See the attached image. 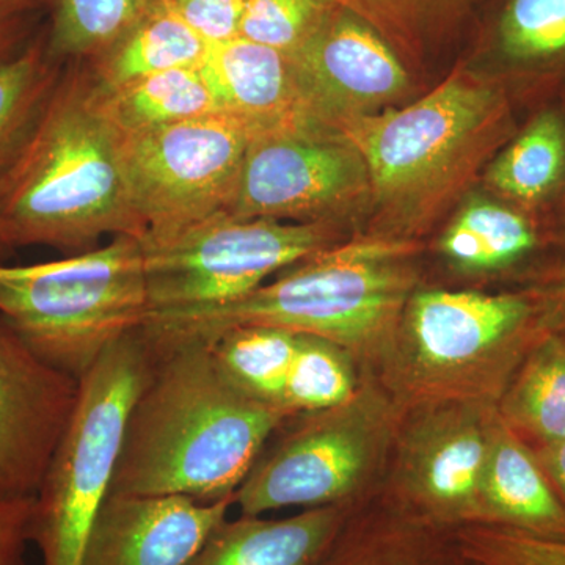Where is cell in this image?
I'll return each mask as SVG.
<instances>
[{
  "label": "cell",
  "mask_w": 565,
  "mask_h": 565,
  "mask_svg": "<svg viewBox=\"0 0 565 565\" xmlns=\"http://www.w3.org/2000/svg\"><path fill=\"white\" fill-rule=\"evenodd\" d=\"M484 525L565 539V505L535 451L494 412L481 484Z\"/></svg>",
  "instance_id": "cell-17"
},
{
  "label": "cell",
  "mask_w": 565,
  "mask_h": 565,
  "mask_svg": "<svg viewBox=\"0 0 565 565\" xmlns=\"http://www.w3.org/2000/svg\"><path fill=\"white\" fill-rule=\"evenodd\" d=\"M503 422L537 448L565 440V338L545 330L497 404Z\"/></svg>",
  "instance_id": "cell-23"
},
{
  "label": "cell",
  "mask_w": 565,
  "mask_h": 565,
  "mask_svg": "<svg viewBox=\"0 0 565 565\" xmlns=\"http://www.w3.org/2000/svg\"><path fill=\"white\" fill-rule=\"evenodd\" d=\"M289 61L311 117L332 129L392 109L411 90L388 41L340 7Z\"/></svg>",
  "instance_id": "cell-13"
},
{
  "label": "cell",
  "mask_w": 565,
  "mask_h": 565,
  "mask_svg": "<svg viewBox=\"0 0 565 565\" xmlns=\"http://www.w3.org/2000/svg\"><path fill=\"white\" fill-rule=\"evenodd\" d=\"M497 405L446 403L404 412L377 494L438 530L484 525L481 484Z\"/></svg>",
  "instance_id": "cell-11"
},
{
  "label": "cell",
  "mask_w": 565,
  "mask_h": 565,
  "mask_svg": "<svg viewBox=\"0 0 565 565\" xmlns=\"http://www.w3.org/2000/svg\"><path fill=\"white\" fill-rule=\"evenodd\" d=\"M152 0H57L47 51L63 58L107 52L150 9Z\"/></svg>",
  "instance_id": "cell-29"
},
{
  "label": "cell",
  "mask_w": 565,
  "mask_h": 565,
  "mask_svg": "<svg viewBox=\"0 0 565 565\" xmlns=\"http://www.w3.org/2000/svg\"><path fill=\"white\" fill-rule=\"evenodd\" d=\"M334 7L330 0H245L239 36L291 58Z\"/></svg>",
  "instance_id": "cell-31"
},
{
  "label": "cell",
  "mask_w": 565,
  "mask_h": 565,
  "mask_svg": "<svg viewBox=\"0 0 565 565\" xmlns=\"http://www.w3.org/2000/svg\"><path fill=\"white\" fill-rule=\"evenodd\" d=\"M511 128L503 87L465 71L418 102L337 126L370 177L366 236L416 244Z\"/></svg>",
  "instance_id": "cell-4"
},
{
  "label": "cell",
  "mask_w": 565,
  "mask_h": 565,
  "mask_svg": "<svg viewBox=\"0 0 565 565\" xmlns=\"http://www.w3.org/2000/svg\"><path fill=\"white\" fill-rule=\"evenodd\" d=\"M61 73L47 43L0 57V177L31 136Z\"/></svg>",
  "instance_id": "cell-27"
},
{
  "label": "cell",
  "mask_w": 565,
  "mask_h": 565,
  "mask_svg": "<svg viewBox=\"0 0 565 565\" xmlns=\"http://www.w3.org/2000/svg\"><path fill=\"white\" fill-rule=\"evenodd\" d=\"M362 503L303 509L285 519H225L188 565H318Z\"/></svg>",
  "instance_id": "cell-18"
},
{
  "label": "cell",
  "mask_w": 565,
  "mask_h": 565,
  "mask_svg": "<svg viewBox=\"0 0 565 565\" xmlns=\"http://www.w3.org/2000/svg\"><path fill=\"white\" fill-rule=\"evenodd\" d=\"M545 330L527 292L418 286L370 373L404 412L446 403L497 405Z\"/></svg>",
  "instance_id": "cell-5"
},
{
  "label": "cell",
  "mask_w": 565,
  "mask_h": 565,
  "mask_svg": "<svg viewBox=\"0 0 565 565\" xmlns=\"http://www.w3.org/2000/svg\"><path fill=\"white\" fill-rule=\"evenodd\" d=\"M486 181L508 204L525 212L564 192V115L552 109L535 115L493 159Z\"/></svg>",
  "instance_id": "cell-22"
},
{
  "label": "cell",
  "mask_w": 565,
  "mask_h": 565,
  "mask_svg": "<svg viewBox=\"0 0 565 565\" xmlns=\"http://www.w3.org/2000/svg\"><path fill=\"white\" fill-rule=\"evenodd\" d=\"M154 360L137 329L82 375L76 407L33 497L31 541L43 565H82L88 535L110 494L129 414Z\"/></svg>",
  "instance_id": "cell-8"
},
{
  "label": "cell",
  "mask_w": 565,
  "mask_h": 565,
  "mask_svg": "<svg viewBox=\"0 0 565 565\" xmlns=\"http://www.w3.org/2000/svg\"><path fill=\"white\" fill-rule=\"evenodd\" d=\"M143 237L93 77L61 73L0 191V243L82 253L104 236Z\"/></svg>",
  "instance_id": "cell-3"
},
{
  "label": "cell",
  "mask_w": 565,
  "mask_h": 565,
  "mask_svg": "<svg viewBox=\"0 0 565 565\" xmlns=\"http://www.w3.org/2000/svg\"><path fill=\"white\" fill-rule=\"evenodd\" d=\"M404 411L370 371L351 399L288 416L234 494L241 515L356 504L384 479Z\"/></svg>",
  "instance_id": "cell-7"
},
{
  "label": "cell",
  "mask_w": 565,
  "mask_h": 565,
  "mask_svg": "<svg viewBox=\"0 0 565 565\" xmlns=\"http://www.w3.org/2000/svg\"><path fill=\"white\" fill-rule=\"evenodd\" d=\"M338 243L341 232L329 223L241 218L226 212L162 243L141 241L150 311L234 302Z\"/></svg>",
  "instance_id": "cell-9"
},
{
  "label": "cell",
  "mask_w": 565,
  "mask_h": 565,
  "mask_svg": "<svg viewBox=\"0 0 565 565\" xmlns=\"http://www.w3.org/2000/svg\"><path fill=\"white\" fill-rule=\"evenodd\" d=\"M561 221H563V225L565 228V189H564L563 207H561Z\"/></svg>",
  "instance_id": "cell-39"
},
{
  "label": "cell",
  "mask_w": 565,
  "mask_h": 565,
  "mask_svg": "<svg viewBox=\"0 0 565 565\" xmlns=\"http://www.w3.org/2000/svg\"><path fill=\"white\" fill-rule=\"evenodd\" d=\"M416 244L364 236L341 241L217 307L150 311L141 332L152 348L211 343L237 327L266 326L323 338L373 371L419 286Z\"/></svg>",
  "instance_id": "cell-2"
},
{
  "label": "cell",
  "mask_w": 565,
  "mask_h": 565,
  "mask_svg": "<svg viewBox=\"0 0 565 565\" xmlns=\"http://www.w3.org/2000/svg\"><path fill=\"white\" fill-rule=\"evenodd\" d=\"M120 136L141 241L162 243L228 210L253 134L214 111Z\"/></svg>",
  "instance_id": "cell-10"
},
{
  "label": "cell",
  "mask_w": 565,
  "mask_h": 565,
  "mask_svg": "<svg viewBox=\"0 0 565 565\" xmlns=\"http://www.w3.org/2000/svg\"><path fill=\"white\" fill-rule=\"evenodd\" d=\"M182 20L207 43L239 36L245 0H169Z\"/></svg>",
  "instance_id": "cell-32"
},
{
  "label": "cell",
  "mask_w": 565,
  "mask_h": 565,
  "mask_svg": "<svg viewBox=\"0 0 565 565\" xmlns=\"http://www.w3.org/2000/svg\"><path fill=\"white\" fill-rule=\"evenodd\" d=\"M497 46L505 62L525 68L565 61V0H508Z\"/></svg>",
  "instance_id": "cell-30"
},
{
  "label": "cell",
  "mask_w": 565,
  "mask_h": 565,
  "mask_svg": "<svg viewBox=\"0 0 565 565\" xmlns=\"http://www.w3.org/2000/svg\"><path fill=\"white\" fill-rule=\"evenodd\" d=\"M299 333L277 327L247 326L228 330L210 344L222 373L241 392L280 408Z\"/></svg>",
  "instance_id": "cell-25"
},
{
  "label": "cell",
  "mask_w": 565,
  "mask_h": 565,
  "mask_svg": "<svg viewBox=\"0 0 565 565\" xmlns=\"http://www.w3.org/2000/svg\"><path fill=\"white\" fill-rule=\"evenodd\" d=\"M370 203V177L343 134L319 122L253 134L226 214L340 225Z\"/></svg>",
  "instance_id": "cell-12"
},
{
  "label": "cell",
  "mask_w": 565,
  "mask_h": 565,
  "mask_svg": "<svg viewBox=\"0 0 565 565\" xmlns=\"http://www.w3.org/2000/svg\"><path fill=\"white\" fill-rule=\"evenodd\" d=\"M207 46L169 0H152L131 31L104 52L92 77L98 87L114 88L163 71L199 68Z\"/></svg>",
  "instance_id": "cell-21"
},
{
  "label": "cell",
  "mask_w": 565,
  "mask_h": 565,
  "mask_svg": "<svg viewBox=\"0 0 565 565\" xmlns=\"http://www.w3.org/2000/svg\"><path fill=\"white\" fill-rule=\"evenodd\" d=\"M21 20L18 13L0 17V57L13 52L21 40Z\"/></svg>",
  "instance_id": "cell-36"
},
{
  "label": "cell",
  "mask_w": 565,
  "mask_h": 565,
  "mask_svg": "<svg viewBox=\"0 0 565 565\" xmlns=\"http://www.w3.org/2000/svg\"><path fill=\"white\" fill-rule=\"evenodd\" d=\"M388 41L403 62L422 61L463 24L471 0H330Z\"/></svg>",
  "instance_id": "cell-26"
},
{
  "label": "cell",
  "mask_w": 565,
  "mask_h": 565,
  "mask_svg": "<svg viewBox=\"0 0 565 565\" xmlns=\"http://www.w3.org/2000/svg\"><path fill=\"white\" fill-rule=\"evenodd\" d=\"M537 245L539 233L526 212L475 196L446 226L437 250L457 273L486 275L523 262Z\"/></svg>",
  "instance_id": "cell-20"
},
{
  "label": "cell",
  "mask_w": 565,
  "mask_h": 565,
  "mask_svg": "<svg viewBox=\"0 0 565 565\" xmlns=\"http://www.w3.org/2000/svg\"><path fill=\"white\" fill-rule=\"evenodd\" d=\"M77 396L79 379L41 359L0 316V497H35Z\"/></svg>",
  "instance_id": "cell-14"
},
{
  "label": "cell",
  "mask_w": 565,
  "mask_h": 565,
  "mask_svg": "<svg viewBox=\"0 0 565 565\" xmlns=\"http://www.w3.org/2000/svg\"><path fill=\"white\" fill-rule=\"evenodd\" d=\"M95 87L104 115L120 134L151 131L218 111L200 66L150 74L114 88Z\"/></svg>",
  "instance_id": "cell-24"
},
{
  "label": "cell",
  "mask_w": 565,
  "mask_h": 565,
  "mask_svg": "<svg viewBox=\"0 0 565 565\" xmlns=\"http://www.w3.org/2000/svg\"><path fill=\"white\" fill-rule=\"evenodd\" d=\"M318 565H467L451 531L405 514L379 497L363 501Z\"/></svg>",
  "instance_id": "cell-19"
},
{
  "label": "cell",
  "mask_w": 565,
  "mask_h": 565,
  "mask_svg": "<svg viewBox=\"0 0 565 565\" xmlns=\"http://www.w3.org/2000/svg\"><path fill=\"white\" fill-rule=\"evenodd\" d=\"M527 294L537 305L545 329L565 338V269Z\"/></svg>",
  "instance_id": "cell-34"
},
{
  "label": "cell",
  "mask_w": 565,
  "mask_h": 565,
  "mask_svg": "<svg viewBox=\"0 0 565 565\" xmlns=\"http://www.w3.org/2000/svg\"><path fill=\"white\" fill-rule=\"evenodd\" d=\"M2 178L0 177V191H2ZM11 252L9 248L3 247L2 243H0V263H6V259L9 258Z\"/></svg>",
  "instance_id": "cell-38"
},
{
  "label": "cell",
  "mask_w": 565,
  "mask_h": 565,
  "mask_svg": "<svg viewBox=\"0 0 565 565\" xmlns=\"http://www.w3.org/2000/svg\"><path fill=\"white\" fill-rule=\"evenodd\" d=\"M542 467L565 505V440L535 449Z\"/></svg>",
  "instance_id": "cell-35"
},
{
  "label": "cell",
  "mask_w": 565,
  "mask_h": 565,
  "mask_svg": "<svg viewBox=\"0 0 565 565\" xmlns=\"http://www.w3.org/2000/svg\"><path fill=\"white\" fill-rule=\"evenodd\" d=\"M233 505L234 498L200 503L178 494H109L88 535L82 565H188Z\"/></svg>",
  "instance_id": "cell-15"
},
{
  "label": "cell",
  "mask_w": 565,
  "mask_h": 565,
  "mask_svg": "<svg viewBox=\"0 0 565 565\" xmlns=\"http://www.w3.org/2000/svg\"><path fill=\"white\" fill-rule=\"evenodd\" d=\"M33 497H0V565H28Z\"/></svg>",
  "instance_id": "cell-33"
},
{
  "label": "cell",
  "mask_w": 565,
  "mask_h": 565,
  "mask_svg": "<svg viewBox=\"0 0 565 565\" xmlns=\"http://www.w3.org/2000/svg\"><path fill=\"white\" fill-rule=\"evenodd\" d=\"M152 351L154 364L129 414L110 494H178L200 503L234 498L288 416L234 386L210 344Z\"/></svg>",
  "instance_id": "cell-1"
},
{
  "label": "cell",
  "mask_w": 565,
  "mask_h": 565,
  "mask_svg": "<svg viewBox=\"0 0 565 565\" xmlns=\"http://www.w3.org/2000/svg\"><path fill=\"white\" fill-rule=\"evenodd\" d=\"M362 377V367L341 345L299 333L282 388L281 412L292 416L343 404L356 393Z\"/></svg>",
  "instance_id": "cell-28"
},
{
  "label": "cell",
  "mask_w": 565,
  "mask_h": 565,
  "mask_svg": "<svg viewBox=\"0 0 565 565\" xmlns=\"http://www.w3.org/2000/svg\"><path fill=\"white\" fill-rule=\"evenodd\" d=\"M150 313L140 237L55 262L0 263V316L52 366L79 379Z\"/></svg>",
  "instance_id": "cell-6"
},
{
  "label": "cell",
  "mask_w": 565,
  "mask_h": 565,
  "mask_svg": "<svg viewBox=\"0 0 565 565\" xmlns=\"http://www.w3.org/2000/svg\"><path fill=\"white\" fill-rule=\"evenodd\" d=\"M28 0H0V17L6 14L20 13Z\"/></svg>",
  "instance_id": "cell-37"
},
{
  "label": "cell",
  "mask_w": 565,
  "mask_h": 565,
  "mask_svg": "<svg viewBox=\"0 0 565 565\" xmlns=\"http://www.w3.org/2000/svg\"><path fill=\"white\" fill-rule=\"evenodd\" d=\"M200 71L217 110L252 134L318 122L305 106L291 61L281 52L234 36L210 43Z\"/></svg>",
  "instance_id": "cell-16"
}]
</instances>
